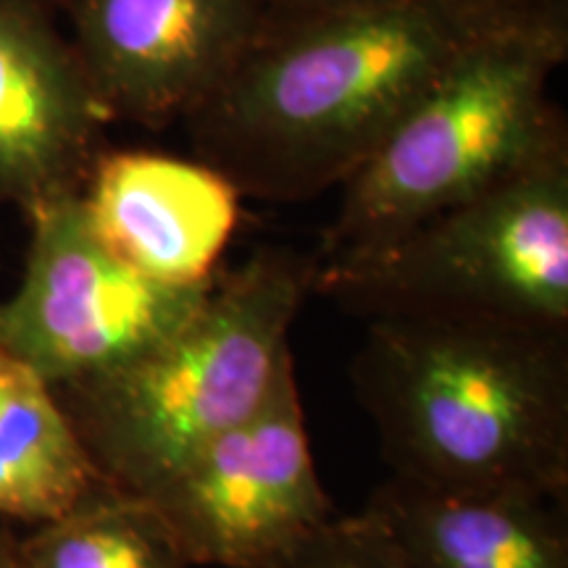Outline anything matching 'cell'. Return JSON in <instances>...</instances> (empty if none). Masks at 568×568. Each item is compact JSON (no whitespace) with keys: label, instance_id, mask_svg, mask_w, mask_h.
I'll return each instance as SVG.
<instances>
[{"label":"cell","instance_id":"cell-17","mask_svg":"<svg viewBox=\"0 0 568 568\" xmlns=\"http://www.w3.org/2000/svg\"><path fill=\"white\" fill-rule=\"evenodd\" d=\"M0 568H24L17 550V537L11 531H0Z\"/></svg>","mask_w":568,"mask_h":568},{"label":"cell","instance_id":"cell-9","mask_svg":"<svg viewBox=\"0 0 568 568\" xmlns=\"http://www.w3.org/2000/svg\"><path fill=\"white\" fill-rule=\"evenodd\" d=\"M111 122L45 0H0V203L82 193Z\"/></svg>","mask_w":568,"mask_h":568},{"label":"cell","instance_id":"cell-13","mask_svg":"<svg viewBox=\"0 0 568 568\" xmlns=\"http://www.w3.org/2000/svg\"><path fill=\"white\" fill-rule=\"evenodd\" d=\"M38 527L17 539L24 568H190L159 510L111 487Z\"/></svg>","mask_w":568,"mask_h":568},{"label":"cell","instance_id":"cell-3","mask_svg":"<svg viewBox=\"0 0 568 568\" xmlns=\"http://www.w3.org/2000/svg\"><path fill=\"white\" fill-rule=\"evenodd\" d=\"M316 255L261 247L216 274L187 322L119 372L55 387L111 489L145 497L243 424L293 361L290 326L314 293Z\"/></svg>","mask_w":568,"mask_h":568},{"label":"cell","instance_id":"cell-6","mask_svg":"<svg viewBox=\"0 0 568 568\" xmlns=\"http://www.w3.org/2000/svg\"><path fill=\"white\" fill-rule=\"evenodd\" d=\"M24 280L0 301V351L55 387L119 372L187 322L211 282L172 287L148 280L92 232L80 193L30 213Z\"/></svg>","mask_w":568,"mask_h":568},{"label":"cell","instance_id":"cell-16","mask_svg":"<svg viewBox=\"0 0 568 568\" xmlns=\"http://www.w3.org/2000/svg\"><path fill=\"white\" fill-rule=\"evenodd\" d=\"M537 17L558 21V24H568V0H524Z\"/></svg>","mask_w":568,"mask_h":568},{"label":"cell","instance_id":"cell-11","mask_svg":"<svg viewBox=\"0 0 568 568\" xmlns=\"http://www.w3.org/2000/svg\"><path fill=\"white\" fill-rule=\"evenodd\" d=\"M366 514L403 568H568V495L443 493L389 477Z\"/></svg>","mask_w":568,"mask_h":568},{"label":"cell","instance_id":"cell-7","mask_svg":"<svg viewBox=\"0 0 568 568\" xmlns=\"http://www.w3.org/2000/svg\"><path fill=\"white\" fill-rule=\"evenodd\" d=\"M145 500L190 566L274 568L332 521L293 361L253 416L205 445Z\"/></svg>","mask_w":568,"mask_h":568},{"label":"cell","instance_id":"cell-15","mask_svg":"<svg viewBox=\"0 0 568 568\" xmlns=\"http://www.w3.org/2000/svg\"><path fill=\"white\" fill-rule=\"evenodd\" d=\"M258 3L266 13V21H282V19H297V17H311V13L345 9V6L366 3V0H258Z\"/></svg>","mask_w":568,"mask_h":568},{"label":"cell","instance_id":"cell-12","mask_svg":"<svg viewBox=\"0 0 568 568\" xmlns=\"http://www.w3.org/2000/svg\"><path fill=\"white\" fill-rule=\"evenodd\" d=\"M105 487L53 387L0 351V514L55 521Z\"/></svg>","mask_w":568,"mask_h":568},{"label":"cell","instance_id":"cell-4","mask_svg":"<svg viewBox=\"0 0 568 568\" xmlns=\"http://www.w3.org/2000/svg\"><path fill=\"white\" fill-rule=\"evenodd\" d=\"M568 27L516 24L489 34L437 77L345 176L316 274L364 264L418 226L568 151L548 98Z\"/></svg>","mask_w":568,"mask_h":568},{"label":"cell","instance_id":"cell-10","mask_svg":"<svg viewBox=\"0 0 568 568\" xmlns=\"http://www.w3.org/2000/svg\"><path fill=\"white\" fill-rule=\"evenodd\" d=\"M80 197L92 232L124 266L172 287L219 274L240 219V193L226 176L159 153H101Z\"/></svg>","mask_w":568,"mask_h":568},{"label":"cell","instance_id":"cell-5","mask_svg":"<svg viewBox=\"0 0 568 568\" xmlns=\"http://www.w3.org/2000/svg\"><path fill=\"white\" fill-rule=\"evenodd\" d=\"M364 316H474L568 329V151L453 205L374 258L316 274Z\"/></svg>","mask_w":568,"mask_h":568},{"label":"cell","instance_id":"cell-2","mask_svg":"<svg viewBox=\"0 0 568 568\" xmlns=\"http://www.w3.org/2000/svg\"><path fill=\"white\" fill-rule=\"evenodd\" d=\"M351 376L393 477L443 493L568 495V329L372 318Z\"/></svg>","mask_w":568,"mask_h":568},{"label":"cell","instance_id":"cell-8","mask_svg":"<svg viewBox=\"0 0 568 568\" xmlns=\"http://www.w3.org/2000/svg\"><path fill=\"white\" fill-rule=\"evenodd\" d=\"M92 88L124 122L187 119L266 27L258 0H63Z\"/></svg>","mask_w":568,"mask_h":568},{"label":"cell","instance_id":"cell-14","mask_svg":"<svg viewBox=\"0 0 568 568\" xmlns=\"http://www.w3.org/2000/svg\"><path fill=\"white\" fill-rule=\"evenodd\" d=\"M274 568H403L400 558L372 516L326 521Z\"/></svg>","mask_w":568,"mask_h":568},{"label":"cell","instance_id":"cell-1","mask_svg":"<svg viewBox=\"0 0 568 568\" xmlns=\"http://www.w3.org/2000/svg\"><path fill=\"white\" fill-rule=\"evenodd\" d=\"M516 24L558 21L524 0H366L266 21L184 124L240 195L305 201L343 184L468 48Z\"/></svg>","mask_w":568,"mask_h":568}]
</instances>
